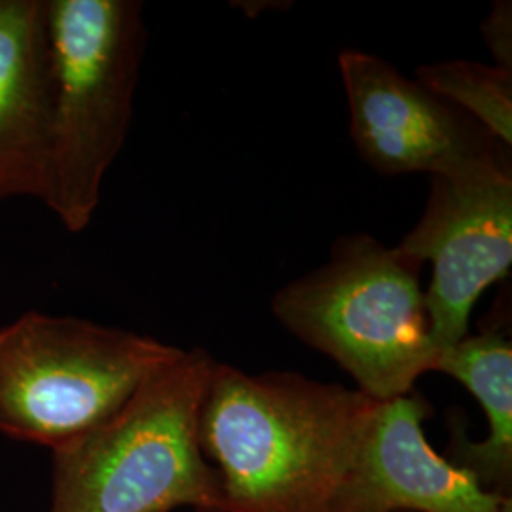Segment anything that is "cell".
Returning <instances> with one entry per match:
<instances>
[{"mask_svg": "<svg viewBox=\"0 0 512 512\" xmlns=\"http://www.w3.org/2000/svg\"><path fill=\"white\" fill-rule=\"evenodd\" d=\"M181 353L131 330L23 313L0 329V433L55 450L109 420Z\"/></svg>", "mask_w": 512, "mask_h": 512, "instance_id": "5", "label": "cell"}, {"mask_svg": "<svg viewBox=\"0 0 512 512\" xmlns=\"http://www.w3.org/2000/svg\"><path fill=\"white\" fill-rule=\"evenodd\" d=\"M433 372L465 385L482 406L488 437L471 442L454 435V463L475 475L490 492L505 495L512 482V342L505 325L467 334L437 355Z\"/></svg>", "mask_w": 512, "mask_h": 512, "instance_id": "10", "label": "cell"}, {"mask_svg": "<svg viewBox=\"0 0 512 512\" xmlns=\"http://www.w3.org/2000/svg\"><path fill=\"white\" fill-rule=\"evenodd\" d=\"M399 247L433 266L423 293L433 346H456L478 298L511 272L512 167L433 177L423 215Z\"/></svg>", "mask_w": 512, "mask_h": 512, "instance_id": "7", "label": "cell"}, {"mask_svg": "<svg viewBox=\"0 0 512 512\" xmlns=\"http://www.w3.org/2000/svg\"><path fill=\"white\" fill-rule=\"evenodd\" d=\"M52 133L42 202L73 234L86 230L105 175L126 145L145 48L135 0H46Z\"/></svg>", "mask_w": 512, "mask_h": 512, "instance_id": "4", "label": "cell"}, {"mask_svg": "<svg viewBox=\"0 0 512 512\" xmlns=\"http://www.w3.org/2000/svg\"><path fill=\"white\" fill-rule=\"evenodd\" d=\"M511 2H495L494 10L482 23V35L499 67L512 69Z\"/></svg>", "mask_w": 512, "mask_h": 512, "instance_id": "12", "label": "cell"}, {"mask_svg": "<svg viewBox=\"0 0 512 512\" xmlns=\"http://www.w3.org/2000/svg\"><path fill=\"white\" fill-rule=\"evenodd\" d=\"M378 404L296 372L217 361L200 444L217 463L226 512H330Z\"/></svg>", "mask_w": 512, "mask_h": 512, "instance_id": "1", "label": "cell"}, {"mask_svg": "<svg viewBox=\"0 0 512 512\" xmlns=\"http://www.w3.org/2000/svg\"><path fill=\"white\" fill-rule=\"evenodd\" d=\"M427 412L414 393L378 404L330 512H512L511 497L433 450Z\"/></svg>", "mask_w": 512, "mask_h": 512, "instance_id": "8", "label": "cell"}, {"mask_svg": "<svg viewBox=\"0 0 512 512\" xmlns=\"http://www.w3.org/2000/svg\"><path fill=\"white\" fill-rule=\"evenodd\" d=\"M215 365L205 349H183L109 420L55 448L50 512H226L200 444Z\"/></svg>", "mask_w": 512, "mask_h": 512, "instance_id": "2", "label": "cell"}, {"mask_svg": "<svg viewBox=\"0 0 512 512\" xmlns=\"http://www.w3.org/2000/svg\"><path fill=\"white\" fill-rule=\"evenodd\" d=\"M418 82L512 147V69L454 59L423 65Z\"/></svg>", "mask_w": 512, "mask_h": 512, "instance_id": "11", "label": "cell"}, {"mask_svg": "<svg viewBox=\"0 0 512 512\" xmlns=\"http://www.w3.org/2000/svg\"><path fill=\"white\" fill-rule=\"evenodd\" d=\"M421 264L368 234L336 239L327 264L281 287L275 319L306 346L342 366L376 403L410 395L433 372Z\"/></svg>", "mask_w": 512, "mask_h": 512, "instance_id": "3", "label": "cell"}, {"mask_svg": "<svg viewBox=\"0 0 512 512\" xmlns=\"http://www.w3.org/2000/svg\"><path fill=\"white\" fill-rule=\"evenodd\" d=\"M52 61L46 0H0V200L48 183Z\"/></svg>", "mask_w": 512, "mask_h": 512, "instance_id": "9", "label": "cell"}, {"mask_svg": "<svg viewBox=\"0 0 512 512\" xmlns=\"http://www.w3.org/2000/svg\"><path fill=\"white\" fill-rule=\"evenodd\" d=\"M338 69L353 145L374 171L433 179L511 167V148L384 57L344 50Z\"/></svg>", "mask_w": 512, "mask_h": 512, "instance_id": "6", "label": "cell"}]
</instances>
